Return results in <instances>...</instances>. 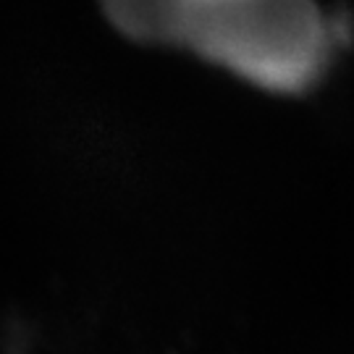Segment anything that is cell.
I'll list each match as a JSON object with an SVG mask.
<instances>
[{"label":"cell","mask_w":354,"mask_h":354,"mask_svg":"<svg viewBox=\"0 0 354 354\" xmlns=\"http://www.w3.org/2000/svg\"><path fill=\"white\" fill-rule=\"evenodd\" d=\"M349 35L315 0H192L181 48L273 95H302Z\"/></svg>","instance_id":"6da1fadb"},{"label":"cell","mask_w":354,"mask_h":354,"mask_svg":"<svg viewBox=\"0 0 354 354\" xmlns=\"http://www.w3.org/2000/svg\"><path fill=\"white\" fill-rule=\"evenodd\" d=\"M100 8L121 37L181 48L192 0H100Z\"/></svg>","instance_id":"7a4b0ae2"}]
</instances>
